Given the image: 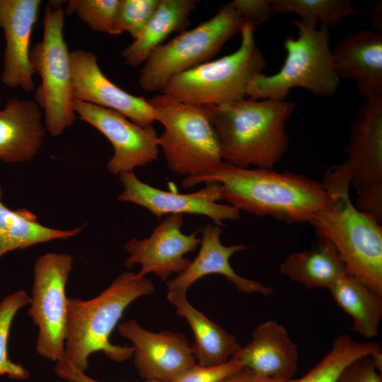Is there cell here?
<instances>
[{"mask_svg": "<svg viewBox=\"0 0 382 382\" xmlns=\"http://www.w3.org/2000/svg\"><path fill=\"white\" fill-rule=\"evenodd\" d=\"M209 182L219 183L223 199L240 212L287 224L308 223L330 203L321 181L299 173L241 168L224 161L209 171L185 177L181 186L189 188Z\"/></svg>", "mask_w": 382, "mask_h": 382, "instance_id": "6da1fadb", "label": "cell"}, {"mask_svg": "<svg viewBox=\"0 0 382 382\" xmlns=\"http://www.w3.org/2000/svg\"><path fill=\"white\" fill-rule=\"evenodd\" d=\"M295 106L285 100L244 98L202 107L217 135L224 162L273 169L288 150L285 123Z\"/></svg>", "mask_w": 382, "mask_h": 382, "instance_id": "7a4b0ae2", "label": "cell"}, {"mask_svg": "<svg viewBox=\"0 0 382 382\" xmlns=\"http://www.w3.org/2000/svg\"><path fill=\"white\" fill-rule=\"evenodd\" d=\"M322 183L330 203L309 221L316 234L328 238L340 253L347 272L382 296V226L360 211L349 197L346 163L329 168Z\"/></svg>", "mask_w": 382, "mask_h": 382, "instance_id": "3957f363", "label": "cell"}, {"mask_svg": "<svg viewBox=\"0 0 382 382\" xmlns=\"http://www.w3.org/2000/svg\"><path fill=\"white\" fill-rule=\"evenodd\" d=\"M153 282L133 272H125L96 297L68 298L65 356L86 372L91 354L101 351L110 359L124 361L134 347L115 345L110 335L125 309L138 298L154 291Z\"/></svg>", "mask_w": 382, "mask_h": 382, "instance_id": "277c9868", "label": "cell"}, {"mask_svg": "<svg viewBox=\"0 0 382 382\" xmlns=\"http://www.w3.org/2000/svg\"><path fill=\"white\" fill-rule=\"evenodd\" d=\"M255 30L252 23L244 21L236 51L174 76L161 93L199 106L226 105L245 98L249 83L267 66L256 44Z\"/></svg>", "mask_w": 382, "mask_h": 382, "instance_id": "5b68a950", "label": "cell"}, {"mask_svg": "<svg viewBox=\"0 0 382 382\" xmlns=\"http://www.w3.org/2000/svg\"><path fill=\"white\" fill-rule=\"evenodd\" d=\"M298 36H286L283 42L286 57L276 74L255 76L248 84L246 95L253 100H284L293 88L328 97L337 91L340 78L335 69L329 29L306 25L293 21Z\"/></svg>", "mask_w": 382, "mask_h": 382, "instance_id": "8992f818", "label": "cell"}, {"mask_svg": "<svg viewBox=\"0 0 382 382\" xmlns=\"http://www.w3.org/2000/svg\"><path fill=\"white\" fill-rule=\"evenodd\" d=\"M146 100L156 121L164 127L158 145L171 171L194 176L224 162L217 135L202 106L184 103L163 93Z\"/></svg>", "mask_w": 382, "mask_h": 382, "instance_id": "52a82bcc", "label": "cell"}, {"mask_svg": "<svg viewBox=\"0 0 382 382\" xmlns=\"http://www.w3.org/2000/svg\"><path fill=\"white\" fill-rule=\"evenodd\" d=\"M45 8L43 37L29 53L30 64L41 78L35 98L45 110V126L52 137L61 135L76 119L70 52L64 37V10L52 1Z\"/></svg>", "mask_w": 382, "mask_h": 382, "instance_id": "ba28073f", "label": "cell"}, {"mask_svg": "<svg viewBox=\"0 0 382 382\" xmlns=\"http://www.w3.org/2000/svg\"><path fill=\"white\" fill-rule=\"evenodd\" d=\"M243 23L231 1L225 4L209 20L156 47L140 70L139 86L161 91L174 76L214 57Z\"/></svg>", "mask_w": 382, "mask_h": 382, "instance_id": "9c48e42d", "label": "cell"}, {"mask_svg": "<svg viewBox=\"0 0 382 382\" xmlns=\"http://www.w3.org/2000/svg\"><path fill=\"white\" fill-rule=\"evenodd\" d=\"M73 262L74 257L69 254L49 252L39 256L33 267L28 312L39 328L35 351L55 362L65 355L68 299L66 286Z\"/></svg>", "mask_w": 382, "mask_h": 382, "instance_id": "30bf717a", "label": "cell"}, {"mask_svg": "<svg viewBox=\"0 0 382 382\" xmlns=\"http://www.w3.org/2000/svg\"><path fill=\"white\" fill-rule=\"evenodd\" d=\"M355 206L382 221V95L364 99L352 122L346 148Z\"/></svg>", "mask_w": 382, "mask_h": 382, "instance_id": "8fae6325", "label": "cell"}, {"mask_svg": "<svg viewBox=\"0 0 382 382\" xmlns=\"http://www.w3.org/2000/svg\"><path fill=\"white\" fill-rule=\"evenodd\" d=\"M119 179L123 187L117 199L131 202L149 210L157 218L170 214H196L209 217L214 224L224 226V221L240 219V211L223 200L219 183L209 182L197 191L178 193L156 188L139 179L134 171L122 173Z\"/></svg>", "mask_w": 382, "mask_h": 382, "instance_id": "7c38bea8", "label": "cell"}, {"mask_svg": "<svg viewBox=\"0 0 382 382\" xmlns=\"http://www.w3.org/2000/svg\"><path fill=\"white\" fill-rule=\"evenodd\" d=\"M74 108L79 119L96 128L111 143L114 154L106 165L110 173L119 175L157 159L158 136L152 125L141 127L115 110L76 99Z\"/></svg>", "mask_w": 382, "mask_h": 382, "instance_id": "4fadbf2b", "label": "cell"}, {"mask_svg": "<svg viewBox=\"0 0 382 382\" xmlns=\"http://www.w3.org/2000/svg\"><path fill=\"white\" fill-rule=\"evenodd\" d=\"M183 224V215H168L149 237L129 239L125 244V249L129 254L125 266L140 265L137 272L139 276L154 273L164 282L172 274L183 272L191 262L185 255L195 251L200 244L198 229L191 234H185L182 231Z\"/></svg>", "mask_w": 382, "mask_h": 382, "instance_id": "5bb4252c", "label": "cell"}, {"mask_svg": "<svg viewBox=\"0 0 382 382\" xmlns=\"http://www.w3.org/2000/svg\"><path fill=\"white\" fill-rule=\"evenodd\" d=\"M118 332L133 343L134 365L146 381L170 382L196 364L192 345L183 334L151 332L134 320L120 323Z\"/></svg>", "mask_w": 382, "mask_h": 382, "instance_id": "9a60e30c", "label": "cell"}, {"mask_svg": "<svg viewBox=\"0 0 382 382\" xmlns=\"http://www.w3.org/2000/svg\"><path fill=\"white\" fill-rule=\"evenodd\" d=\"M70 65L74 99L115 110L143 127L156 121L147 100L125 91L109 80L100 70L95 54L73 50Z\"/></svg>", "mask_w": 382, "mask_h": 382, "instance_id": "2e32d148", "label": "cell"}, {"mask_svg": "<svg viewBox=\"0 0 382 382\" xmlns=\"http://www.w3.org/2000/svg\"><path fill=\"white\" fill-rule=\"evenodd\" d=\"M41 4L40 0H0V28L6 40L1 81L8 87L25 92L34 89L35 71L29 48Z\"/></svg>", "mask_w": 382, "mask_h": 382, "instance_id": "e0dca14e", "label": "cell"}, {"mask_svg": "<svg viewBox=\"0 0 382 382\" xmlns=\"http://www.w3.org/2000/svg\"><path fill=\"white\" fill-rule=\"evenodd\" d=\"M198 231L202 236L199 253L183 272L167 282L168 291L187 293V289L200 278L218 274L224 276L241 293L264 296L272 294L271 287L243 277L232 268L231 257L238 251L247 249L245 245H223L221 241V227L214 224L207 223L201 226Z\"/></svg>", "mask_w": 382, "mask_h": 382, "instance_id": "ac0fdd59", "label": "cell"}, {"mask_svg": "<svg viewBox=\"0 0 382 382\" xmlns=\"http://www.w3.org/2000/svg\"><path fill=\"white\" fill-rule=\"evenodd\" d=\"M332 52L338 77L353 81L364 99L382 95V32L361 30L349 34Z\"/></svg>", "mask_w": 382, "mask_h": 382, "instance_id": "d6986e66", "label": "cell"}, {"mask_svg": "<svg viewBox=\"0 0 382 382\" xmlns=\"http://www.w3.org/2000/svg\"><path fill=\"white\" fill-rule=\"evenodd\" d=\"M232 357L263 376L288 382L298 370L299 350L286 329L274 320L257 326L252 341Z\"/></svg>", "mask_w": 382, "mask_h": 382, "instance_id": "ffe728a7", "label": "cell"}, {"mask_svg": "<svg viewBox=\"0 0 382 382\" xmlns=\"http://www.w3.org/2000/svg\"><path fill=\"white\" fill-rule=\"evenodd\" d=\"M35 101L10 98L0 110V160L18 163L31 160L42 146L45 128Z\"/></svg>", "mask_w": 382, "mask_h": 382, "instance_id": "44dd1931", "label": "cell"}, {"mask_svg": "<svg viewBox=\"0 0 382 382\" xmlns=\"http://www.w3.org/2000/svg\"><path fill=\"white\" fill-rule=\"evenodd\" d=\"M168 300L176 308V313L185 318L192 329L195 342L193 354L197 364L215 366L228 361L241 347L236 338L222 327L207 318L187 301L186 293L168 291Z\"/></svg>", "mask_w": 382, "mask_h": 382, "instance_id": "7402d4cb", "label": "cell"}, {"mask_svg": "<svg viewBox=\"0 0 382 382\" xmlns=\"http://www.w3.org/2000/svg\"><path fill=\"white\" fill-rule=\"evenodd\" d=\"M315 248L289 254L280 264V272L307 289L327 288L346 272L345 263L334 246L325 237L317 234Z\"/></svg>", "mask_w": 382, "mask_h": 382, "instance_id": "603a6c76", "label": "cell"}, {"mask_svg": "<svg viewBox=\"0 0 382 382\" xmlns=\"http://www.w3.org/2000/svg\"><path fill=\"white\" fill-rule=\"evenodd\" d=\"M196 4L194 0H160L141 33L122 50L125 64L133 67L141 65L170 33L183 31Z\"/></svg>", "mask_w": 382, "mask_h": 382, "instance_id": "cb8c5ba5", "label": "cell"}, {"mask_svg": "<svg viewBox=\"0 0 382 382\" xmlns=\"http://www.w3.org/2000/svg\"><path fill=\"white\" fill-rule=\"evenodd\" d=\"M2 196L0 185V260L11 251L26 249L53 240L67 239L83 230L82 226L69 230L45 226L26 209H10L3 203Z\"/></svg>", "mask_w": 382, "mask_h": 382, "instance_id": "d4e9b609", "label": "cell"}, {"mask_svg": "<svg viewBox=\"0 0 382 382\" xmlns=\"http://www.w3.org/2000/svg\"><path fill=\"white\" fill-rule=\"evenodd\" d=\"M328 290L339 307L353 319V331L368 338L378 335L382 296L347 272Z\"/></svg>", "mask_w": 382, "mask_h": 382, "instance_id": "484cf974", "label": "cell"}, {"mask_svg": "<svg viewBox=\"0 0 382 382\" xmlns=\"http://www.w3.org/2000/svg\"><path fill=\"white\" fill-rule=\"evenodd\" d=\"M382 352L378 342H359L347 334L335 337L329 352L308 373L288 382H337L342 371L354 360Z\"/></svg>", "mask_w": 382, "mask_h": 382, "instance_id": "4316f807", "label": "cell"}, {"mask_svg": "<svg viewBox=\"0 0 382 382\" xmlns=\"http://www.w3.org/2000/svg\"><path fill=\"white\" fill-rule=\"evenodd\" d=\"M274 13H294L303 24L316 28L318 21L321 27L329 29L337 25L344 18L361 12L349 0H270Z\"/></svg>", "mask_w": 382, "mask_h": 382, "instance_id": "83f0119b", "label": "cell"}, {"mask_svg": "<svg viewBox=\"0 0 382 382\" xmlns=\"http://www.w3.org/2000/svg\"><path fill=\"white\" fill-rule=\"evenodd\" d=\"M30 297L23 290L7 294L0 301V376L13 380H25L30 376L29 371L19 363L12 361L8 355V341L11 326L17 312L29 305Z\"/></svg>", "mask_w": 382, "mask_h": 382, "instance_id": "f1b7e54d", "label": "cell"}, {"mask_svg": "<svg viewBox=\"0 0 382 382\" xmlns=\"http://www.w3.org/2000/svg\"><path fill=\"white\" fill-rule=\"evenodd\" d=\"M120 0H71L64 13L76 14L93 31L115 35Z\"/></svg>", "mask_w": 382, "mask_h": 382, "instance_id": "f546056e", "label": "cell"}, {"mask_svg": "<svg viewBox=\"0 0 382 382\" xmlns=\"http://www.w3.org/2000/svg\"><path fill=\"white\" fill-rule=\"evenodd\" d=\"M160 0H120L115 24V35L127 32L135 40L141 33Z\"/></svg>", "mask_w": 382, "mask_h": 382, "instance_id": "4dcf8cb0", "label": "cell"}, {"mask_svg": "<svg viewBox=\"0 0 382 382\" xmlns=\"http://www.w3.org/2000/svg\"><path fill=\"white\" fill-rule=\"evenodd\" d=\"M243 368L236 358L215 366H202L195 364L185 369L170 382H219L228 376Z\"/></svg>", "mask_w": 382, "mask_h": 382, "instance_id": "1f68e13d", "label": "cell"}, {"mask_svg": "<svg viewBox=\"0 0 382 382\" xmlns=\"http://www.w3.org/2000/svg\"><path fill=\"white\" fill-rule=\"evenodd\" d=\"M337 382H382V376L371 356H366L349 364L342 371Z\"/></svg>", "mask_w": 382, "mask_h": 382, "instance_id": "d6a6232c", "label": "cell"}, {"mask_svg": "<svg viewBox=\"0 0 382 382\" xmlns=\"http://www.w3.org/2000/svg\"><path fill=\"white\" fill-rule=\"evenodd\" d=\"M231 3L244 21L256 27L270 20L274 14L270 0H233Z\"/></svg>", "mask_w": 382, "mask_h": 382, "instance_id": "836d02e7", "label": "cell"}, {"mask_svg": "<svg viewBox=\"0 0 382 382\" xmlns=\"http://www.w3.org/2000/svg\"><path fill=\"white\" fill-rule=\"evenodd\" d=\"M54 372L57 376L66 382H100L80 370L64 355L63 358L56 362ZM144 382H159L155 381H146Z\"/></svg>", "mask_w": 382, "mask_h": 382, "instance_id": "e575fe53", "label": "cell"}, {"mask_svg": "<svg viewBox=\"0 0 382 382\" xmlns=\"http://www.w3.org/2000/svg\"><path fill=\"white\" fill-rule=\"evenodd\" d=\"M219 382H284L272 379L243 367Z\"/></svg>", "mask_w": 382, "mask_h": 382, "instance_id": "d590c367", "label": "cell"}, {"mask_svg": "<svg viewBox=\"0 0 382 382\" xmlns=\"http://www.w3.org/2000/svg\"><path fill=\"white\" fill-rule=\"evenodd\" d=\"M381 1L375 2L370 11V16L373 22L374 30L382 32V7Z\"/></svg>", "mask_w": 382, "mask_h": 382, "instance_id": "8d00e7d4", "label": "cell"}]
</instances>
